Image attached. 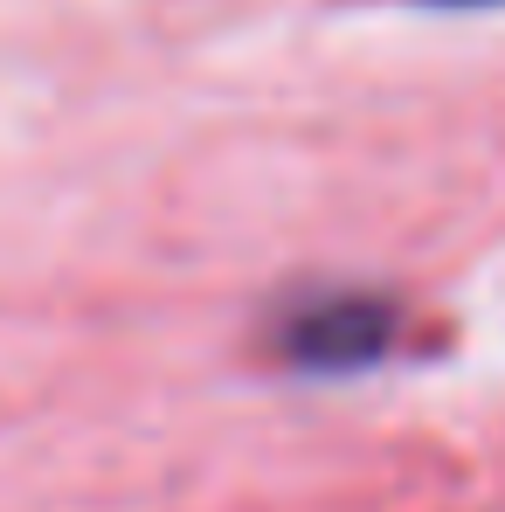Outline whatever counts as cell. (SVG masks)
Here are the masks:
<instances>
[{
  "mask_svg": "<svg viewBox=\"0 0 505 512\" xmlns=\"http://www.w3.org/2000/svg\"><path fill=\"white\" fill-rule=\"evenodd\" d=\"M395 333H402L395 298L360 291V284L298 291L270 312V353L305 374H360L395 353Z\"/></svg>",
  "mask_w": 505,
  "mask_h": 512,
  "instance_id": "6da1fadb",
  "label": "cell"
}]
</instances>
